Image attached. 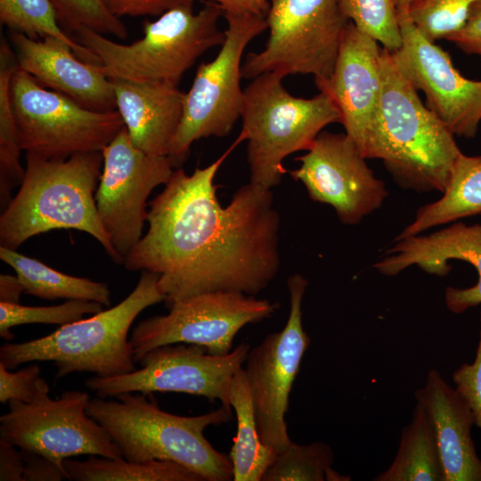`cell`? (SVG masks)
Instances as JSON below:
<instances>
[{"label":"cell","instance_id":"obj_1","mask_svg":"<svg viewBox=\"0 0 481 481\" xmlns=\"http://www.w3.org/2000/svg\"><path fill=\"white\" fill-rule=\"evenodd\" d=\"M240 142L191 175L175 168L149 202L148 230L123 265L157 273L167 307L207 292L256 296L279 272L280 216L272 191L249 182L225 207L216 196L215 176Z\"/></svg>","mask_w":481,"mask_h":481},{"label":"cell","instance_id":"obj_2","mask_svg":"<svg viewBox=\"0 0 481 481\" xmlns=\"http://www.w3.org/2000/svg\"><path fill=\"white\" fill-rule=\"evenodd\" d=\"M380 64L379 109L363 156L382 160L404 189L443 193L462 154L454 135L422 103L383 47Z\"/></svg>","mask_w":481,"mask_h":481},{"label":"cell","instance_id":"obj_3","mask_svg":"<svg viewBox=\"0 0 481 481\" xmlns=\"http://www.w3.org/2000/svg\"><path fill=\"white\" fill-rule=\"evenodd\" d=\"M102 165V151L80 152L65 159L26 153L22 183L0 216V246L16 249L51 230L75 229L93 236L114 262L123 263L96 208Z\"/></svg>","mask_w":481,"mask_h":481},{"label":"cell","instance_id":"obj_4","mask_svg":"<svg viewBox=\"0 0 481 481\" xmlns=\"http://www.w3.org/2000/svg\"><path fill=\"white\" fill-rule=\"evenodd\" d=\"M115 397L90 398L86 412L103 428L124 459L171 461L203 481L232 480L229 456L218 452L204 436L208 427L228 422L231 411L221 406L197 416H180L160 409L152 394L124 393Z\"/></svg>","mask_w":481,"mask_h":481},{"label":"cell","instance_id":"obj_5","mask_svg":"<svg viewBox=\"0 0 481 481\" xmlns=\"http://www.w3.org/2000/svg\"><path fill=\"white\" fill-rule=\"evenodd\" d=\"M158 281L157 273L143 271L135 288L118 305L61 325L45 337L5 342L0 347V363L12 370L22 363L52 362L56 379L75 372L109 378L135 371L128 333L144 309L165 300Z\"/></svg>","mask_w":481,"mask_h":481},{"label":"cell","instance_id":"obj_6","mask_svg":"<svg viewBox=\"0 0 481 481\" xmlns=\"http://www.w3.org/2000/svg\"><path fill=\"white\" fill-rule=\"evenodd\" d=\"M223 15L222 8L208 1L197 13L185 4L145 20L143 37L130 45L86 27H79L71 37L97 57V67L108 78L177 86L200 56L223 45L225 34L218 27Z\"/></svg>","mask_w":481,"mask_h":481},{"label":"cell","instance_id":"obj_7","mask_svg":"<svg viewBox=\"0 0 481 481\" xmlns=\"http://www.w3.org/2000/svg\"><path fill=\"white\" fill-rule=\"evenodd\" d=\"M283 78L275 72L264 73L243 89L240 136L247 141L250 183L270 190L287 172L283 160L289 155L306 151L325 126L340 123L328 94L296 97L286 90Z\"/></svg>","mask_w":481,"mask_h":481},{"label":"cell","instance_id":"obj_8","mask_svg":"<svg viewBox=\"0 0 481 481\" xmlns=\"http://www.w3.org/2000/svg\"><path fill=\"white\" fill-rule=\"evenodd\" d=\"M265 19L268 39L262 51L247 55L242 77L301 74L316 83L330 77L350 22L340 0H272Z\"/></svg>","mask_w":481,"mask_h":481},{"label":"cell","instance_id":"obj_9","mask_svg":"<svg viewBox=\"0 0 481 481\" xmlns=\"http://www.w3.org/2000/svg\"><path fill=\"white\" fill-rule=\"evenodd\" d=\"M225 38L214 60L199 65L184 93L183 114L167 157L175 168L187 159L192 144L201 138L230 134L243 103L240 87L243 53L267 29L265 16L224 13Z\"/></svg>","mask_w":481,"mask_h":481},{"label":"cell","instance_id":"obj_10","mask_svg":"<svg viewBox=\"0 0 481 481\" xmlns=\"http://www.w3.org/2000/svg\"><path fill=\"white\" fill-rule=\"evenodd\" d=\"M10 95L22 151L45 159L102 151L125 126L117 110L86 109L43 87L19 67L11 79Z\"/></svg>","mask_w":481,"mask_h":481},{"label":"cell","instance_id":"obj_11","mask_svg":"<svg viewBox=\"0 0 481 481\" xmlns=\"http://www.w3.org/2000/svg\"><path fill=\"white\" fill-rule=\"evenodd\" d=\"M49 392L40 377L31 402L10 401L7 412L0 417V438L59 465L79 455L122 457L103 428L88 415L86 392L65 391L56 399Z\"/></svg>","mask_w":481,"mask_h":481},{"label":"cell","instance_id":"obj_12","mask_svg":"<svg viewBox=\"0 0 481 481\" xmlns=\"http://www.w3.org/2000/svg\"><path fill=\"white\" fill-rule=\"evenodd\" d=\"M249 350L247 342L225 355L212 354L194 344H167L148 351L138 362L140 369L115 377L94 376L85 385L102 398L124 393H184L219 400L232 412L231 382Z\"/></svg>","mask_w":481,"mask_h":481},{"label":"cell","instance_id":"obj_13","mask_svg":"<svg viewBox=\"0 0 481 481\" xmlns=\"http://www.w3.org/2000/svg\"><path fill=\"white\" fill-rule=\"evenodd\" d=\"M279 307L268 299H258L234 291H216L179 300L167 314L155 315L137 323L129 338L136 363L150 350L167 344L186 343L225 355L246 325L271 317Z\"/></svg>","mask_w":481,"mask_h":481},{"label":"cell","instance_id":"obj_14","mask_svg":"<svg viewBox=\"0 0 481 481\" xmlns=\"http://www.w3.org/2000/svg\"><path fill=\"white\" fill-rule=\"evenodd\" d=\"M307 286V280L299 273L288 278L289 311L285 326L250 348L245 362L260 439L277 453L292 442L285 415L301 361L311 344L302 324V303Z\"/></svg>","mask_w":481,"mask_h":481},{"label":"cell","instance_id":"obj_15","mask_svg":"<svg viewBox=\"0 0 481 481\" xmlns=\"http://www.w3.org/2000/svg\"><path fill=\"white\" fill-rule=\"evenodd\" d=\"M102 153L96 208L113 249L124 262L143 236L150 194L167 183L175 167L167 156L150 155L136 148L126 126Z\"/></svg>","mask_w":481,"mask_h":481},{"label":"cell","instance_id":"obj_16","mask_svg":"<svg viewBox=\"0 0 481 481\" xmlns=\"http://www.w3.org/2000/svg\"><path fill=\"white\" fill-rule=\"evenodd\" d=\"M295 159L300 166L289 172L291 177L304 184L312 200L331 206L345 224L360 223L388 195L346 133L322 131L306 153Z\"/></svg>","mask_w":481,"mask_h":481},{"label":"cell","instance_id":"obj_17","mask_svg":"<svg viewBox=\"0 0 481 481\" xmlns=\"http://www.w3.org/2000/svg\"><path fill=\"white\" fill-rule=\"evenodd\" d=\"M402 45L390 53L393 61L416 88L428 108L458 136L473 138L481 123V80L464 77L449 54L427 39L408 13L398 15Z\"/></svg>","mask_w":481,"mask_h":481},{"label":"cell","instance_id":"obj_18","mask_svg":"<svg viewBox=\"0 0 481 481\" xmlns=\"http://www.w3.org/2000/svg\"><path fill=\"white\" fill-rule=\"evenodd\" d=\"M381 51L375 39L350 21L344 32L330 77L315 83L319 91L334 102L346 134L362 154L373 131L379 109Z\"/></svg>","mask_w":481,"mask_h":481},{"label":"cell","instance_id":"obj_19","mask_svg":"<svg viewBox=\"0 0 481 481\" xmlns=\"http://www.w3.org/2000/svg\"><path fill=\"white\" fill-rule=\"evenodd\" d=\"M386 257L374 265L386 276H395L411 265L444 277L451 270L448 262L459 259L471 264L478 273L477 284L467 289L448 287L444 299L447 308L461 314L481 304V224L456 223L429 234H417L395 240Z\"/></svg>","mask_w":481,"mask_h":481},{"label":"cell","instance_id":"obj_20","mask_svg":"<svg viewBox=\"0 0 481 481\" xmlns=\"http://www.w3.org/2000/svg\"><path fill=\"white\" fill-rule=\"evenodd\" d=\"M19 69L43 87L69 96L95 111L117 110L111 80L96 65L79 59L64 41L46 37L32 39L9 30Z\"/></svg>","mask_w":481,"mask_h":481},{"label":"cell","instance_id":"obj_21","mask_svg":"<svg viewBox=\"0 0 481 481\" xmlns=\"http://www.w3.org/2000/svg\"><path fill=\"white\" fill-rule=\"evenodd\" d=\"M414 396L431 419L444 481H481V458L471 436L475 417L465 399L436 369L428 371Z\"/></svg>","mask_w":481,"mask_h":481},{"label":"cell","instance_id":"obj_22","mask_svg":"<svg viewBox=\"0 0 481 481\" xmlns=\"http://www.w3.org/2000/svg\"><path fill=\"white\" fill-rule=\"evenodd\" d=\"M110 80L132 143L147 154L167 156L181 121L184 93L164 82Z\"/></svg>","mask_w":481,"mask_h":481},{"label":"cell","instance_id":"obj_23","mask_svg":"<svg viewBox=\"0 0 481 481\" xmlns=\"http://www.w3.org/2000/svg\"><path fill=\"white\" fill-rule=\"evenodd\" d=\"M481 214V156L461 154L442 197L420 207L395 240L420 234L437 225Z\"/></svg>","mask_w":481,"mask_h":481},{"label":"cell","instance_id":"obj_24","mask_svg":"<svg viewBox=\"0 0 481 481\" xmlns=\"http://www.w3.org/2000/svg\"><path fill=\"white\" fill-rule=\"evenodd\" d=\"M0 258L15 271L26 294L47 300L94 301L105 307L111 304V293L105 282L63 273L3 246H0Z\"/></svg>","mask_w":481,"mask_h":481},{"label":"cell","instance_id":"obj_25","mask_svg":"<svg viewBox=\"0 0 481 481\" xmlns=\"http://www.w3.org/2000/svg\"><path fill=\"white\" fill-rule=\"evenodd\" d=\"M374 481H444V472L431 419L416 402L409 424L404 427L397 452L389 467Z\"/></svg>","mask_w":481,"mask_h":481},{"label":"cell","instance_id":"obj_26","mask_svg":"<svg viewBox=\"0 0 481 481\" xmlns=\"http://www.w3.org/2000/svg\"><path fill=\"white\" fill-rule=\"evenodd\" d=\"M229 400L237 420V432L229 453L233 481H261L277 452L260 439L243 367L234 374Z\"/></svg>","mask_w":481,"mask_h":481},{"label":"cell","instance_id":"obj_27","mask_svg":"<svg viewBox=\"0 0 481 481\" xmlns=\"http://www.w3.org/2000/svg\"><path fill=\"white\" fill-rule=\"evenodd\" d=\"M69 480L75 481H203L186 467L171 461H131L89 455L85 461L66 459Z\"/></svg>","mask_w":481,"mask_h":481},{"label":"cell","instance_id":"obj_28","mask_svg":"<svg viewBox=\"0 0 481 481\" xmlns=\"http://www.w3.org/2000/svg\"><path fill=\"white\" fill-rule=\"evenodd\" d=\"M18 69L11 44L1 38L0 44V207L3 211L12 200V192L22 183L25 168L20 156L22 151L12 107L10 86Z\"/></svg>","mask_w":481,"mask_h":481},{"label":"cell","instance_id":"obj_29","mask_svg":"<svg viewBox=\"0 0 481 481\" xmlns=\"http://www.w3.org/2000/svg\"><path fill=\"white\" fill-rule=\"evenodd\" d=\"M0 20L9 30L32 39L52 37L66 42L82 61L99 65L97 57L66 34L60 26L52 0H0Z\"/></svg>","mask_w":481,"mask_h":481},{"label":"cell","instance_id":"obj_30","mask_svg":"<svg viewBox=\"0 0 481 481\" xmlns=\"http://www.w3.org/2000/svg\"><path fill=\"white\" fill-rule=\"evenodd\" d=\"M333 462V450L323 442H291L277 454L261 481H323Z\"/></svg>","mask_w":481,"mask_h":481},{"label":"cell","instance_id":"obj_31","mask_svg":"<svg viewBox=\"0 0 481 481\" xmlns=\"http://www.w3.org/2000/svg\"><path fill=\"white\" fill-rule=\"evenodd\" d=\"M105 308L94 301L66 300L50 306H29L20 303L0 302V337L6 341L14 336L11 331L15 326L29 323L64 325L78 321L86 314H95Z\"/></svg>","mask_w":481,"mask_h":481},{"label":"cell","instance_id":"obj_32","mask_svg":"<svg viewBox=\"0 0 481 481\" xmlns=\"http://www.w3.org/2000/svg\"><path fill=\"white\" fill-rule=\"evenodd\" d=\"M340 7L355 26L392 53L402 45L398 15L393 0H340Z\"/></svg>","mask_w":481,"mask_h":481},{"label":"cell","instance_id":"obj_33","mask_svg":"<svg viewBox=\"0 0 481 481\" xmlns=\"http://www.w3.org/2000/svg\"><path fill=\"white\" fill-rule=\"evenodd\" d=\"M477 0H412L408 14L429 41L446 39L465 24L470 6Z\"/></svg>","mask_w":481,"mask_h":481},{"label":"cell","instance_id":"obj_34","mask_svg":"<svg viewBox=\"0 0 481 481\" xmlns=\"http://www.w3.org/2000/svg\"><path fill=\"white\" fill-rule=\"evenodd\" d=\"M52 3L60 26L69 36L79 27L118 39H126L128 36L126 25L106 8L102 0H52Z\"/></svg>","mask_w":481,"mask_h":481},{"label":"cell","instance_id":"obj_35","mask_svg":"<svg viewBox=\"0 0 481 481\" xmlns=\"http://www.w3.org/2000/svg\"><path fill=\"white\" fill-rule=\"evenodd\" d=\"M40 373L39 365L34 363L14 372L0 363V402L2 404L12 400L31 402L36 394Z\"/></svg>","mask_w":481,"mask_h":481},{"label":"cell","instance_id":"obj_36","mask_svg":"<svg viewBox=\"0 0 481 481\" xmlns=\"http://www.w3.org/2000/svg\"><path fill=\"white\" fill-rule=\"evenodd\" d=\"M452 381L455 389L470 407L475 417V425L481 428V329L474 362L470 364L462 363L455 370Z\"/></svg>","mask_w":481,"mask_h":481},{"label":"cell","instance_id":"obj_37","mask_svg":"<svg viewBox=\"0 0 481 481\" xmlns=\"http://www.w3.org/2000/svg\"><path fill=\"white\" fill-rule=\"evenodd\" d=\"M115 16H159L179 5H192L193 0H102Z\"/></svg>","mask_w":481,"mask_h":481},{"label":"cell","instance_id":"obj_38","mask_svg":"<svg viewBox=\"0 0 481 481\" xmlns=\"http://www.w3.org/2000/svg\"><path fill=\"white\" fill-rule=\"evenodd\" d=\"M446 40L468 54L481 56V0L472 4L464 26Z\"/></svg>","mask_w":481,"mask_h":481},{"label":"cell","instance_id":"obj_39","mask_svg":"<svg viewBox=\"0 0 481 481\" xmlns=\"http://www.w3.org/2000/svg\"><path fill=\"white\" fill-rule=\"evenodd\" d=\"M21 452L25 461L23 481H61L69 479L63 465H59L53 460L38 453Z\"/></svg>","mask_w":481,"mask_h":481},{"label":"cell","instance_id":"obj_40","mask_svg":"<svg viewBox=\"0 0 481 481\" xmlns=\"http://www.w3.org/2000/svg\"><path fill=\"white\" fill-rule=\"evenodd\" d=\"M24 469L25 461L20 449L0 438V480L23 481Z\"/></svg>","mask_w":481,"mask_h":481},{"label":"cell","instance_id":"obj_41","mask_svg":"<svg viewBox=\"0 0 481 481\" xmlns=\"http://www.w3.org/2000/svg\"><path fill=\"white\" fill-rule=\"evenodd\" d=\"M217 4L224 13L265 16L272 0H208Z\"/></svg>","mask_w":481,"mask_h":481},{"label":"cell","instance_id":"obj_42","mask_svg":"<svg viewBox=\"0 0 481 481\" xmlns=\"http://www.w3.org/2000/svg\"><path fill=\"white\" fill-rule=\"evenodd\" d=\"M24 287L17 275H0V302L18 304Z\"/></svg>","mask_w":481,"mask_h":481},{"label":"cell","instance_id":"obj_43","mask_svg":"<svg viewBox=\"0 0 481 481\" xmlns=\"http://www.w3.org/2000/svg\"><path fill=\"white\" fill-rule=\"evenodd\" d=\"M397 15L405 14L409 12V7L412 0H393Z\"/></svg>","mask_w":481,"mask_h":481}]
</instances>
